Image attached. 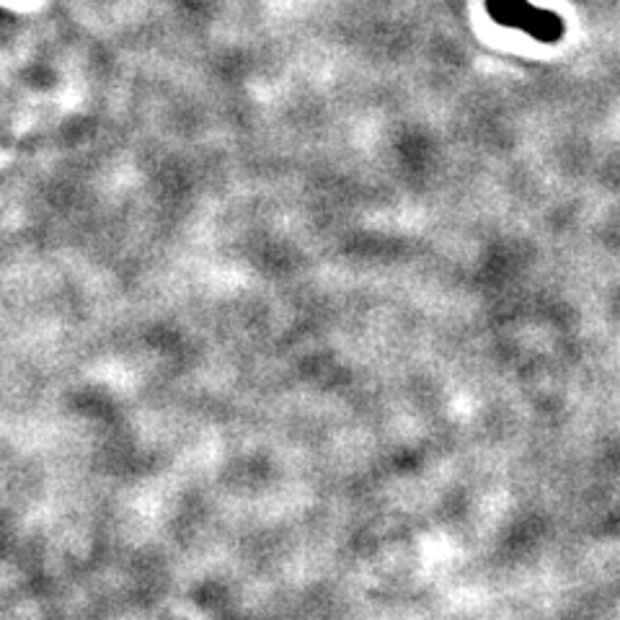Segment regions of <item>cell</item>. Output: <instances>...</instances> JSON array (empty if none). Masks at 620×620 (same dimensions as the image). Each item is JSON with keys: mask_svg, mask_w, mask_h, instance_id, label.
<instances>
[{"mask_svg": "<svg viewBox=\"0 0 620 620\" xmlns=\"http://www.w3.org/2000/svg\"><path fill=\"white\" fill-rule=\"evenodd\" d=\"M483 5H486L492 22L528 34L535 42L556 45L567 34V24H564V18L558 13L537 9L530 0H486Z\"/></svg>", "mask_w": 620, "mask_h": 620, "instance_id": "1", "label": "cell"}]
</instances>
